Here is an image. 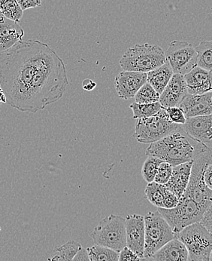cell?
Listing matches in <instances>:
<instances>
[{
	"mask_svg": "<svg viewBox=\"0 0 212 261\" xmlns=\"http://www.w3.org/2000/svg\"><path fill=\"white\" fill-rule=\"evenodd\" d=\"M68 84L64 61L44 42L22 40L0 53V86L6 103L20 112L37 113L58 101Z\"/></svg>",
	"mask_w": 212,
	"mask_h": 261,
	"instance_id": "1",
	"label": "cell"
},
{
	"mask_svg": "<svg viewBox=\"0 0 212 261\" xmlns=\"http://www.w3.org/2000/svg\"><path fill=\"white\" fill-rule=\"evenodd\" d=\"M208 149L211 148L195 141L181 127L159 141L152 143L145 153L147 156L157 157L175 167L194 161L199 154Z\"/></svg>",
	"mask_w": 212,
	"mask_h": 261,
	"instance_id": "2",
	"label": "cell"
},
{
	"mask_svg": "<svg viewBox=\"0 0 212 261\" xmlns=\"http://www.w3.org/2000/svg\"><path fill=\"white\" fill-rule=\"evenodd\" d=\"M166 62V56L161 47L144 43L129 48L119 63L126 71L147 73Z\"/></svg>",
	"mask_w": 212,
	"mask_h": 261,
	"instance_id": "3",
	"label": "cell"
},
{
	"mask_svg": "<svg viewBox=\"0 0 212 261\" xmlns=\"http://www.w3.org/2000/svg\"><path fill=\"white\" fill-rule=\"evenodd\" d=\"M182 125L171 122L165 108L148 118L138 119L133 138L141 144H152L180 129Z\"/></svg>",
	"mask_w": 212,
	"mask_h": 261,
	"instance_id": "4",
	"label": "cell"
},
{
	"mask_svg": "<svg viewBox=\"0 0 212 261\" xmlns=\"http://www.w3.org/2000/svg\"><path fill=\"white\" fill-rule=\"evenodd\" d=\"M175 238L186 247L190 261L211 260V232L200 223L187 226L177 234Z\"/></svg>",
	"mask_w": 212,
	"mask_h": 261,
	"instance_id": "5",
	"label": "cell"
},
{
	"mask_svg": "<svg viewBox=\"0 0 212 261\" xmlns=\"http://www.w3.org/2000/svg\"><path fill=\"white\" fill-rule=\"evenodd\" d=\"M90 237L95 245L119 252L127 246L125 218L114 215L103 218L94 228Z\"/></svg>",
	"mask_w": 212,
	"mask_h": 261,
	"instance_id": "6",
	"label": "cell"
},
{
	"mask_svg": "<svg viewBox=\"0 0 212 261\" xmlns=\"http://www.w3.org/2000/svg\"><path fill=\"white\" fill-rule=\"evenodd\" d=\"M144 257H150L160 248L175 238L169 225L158 211L144 217Z\"/></svg>",
	"mask_w": 212,
	"mask_h": 261,
	"instance_id": "7",
	"label": "cell"
},
{
	"mask_svg": "<svg viewBox=\"0 0 212 261\" xmlns=\"http://www.w3.org/2000/svg\"><path fill=\"white\" fill-rule=\"evenodd\" d=\"M207 209L203 208L189 197L182 195L173 208H158L175 237L187 226L199 222Z\"/></svg>",
	"mask_w": 212,
	"mask_h": 261,
	"instance_id": "8",
	"label": "cell"
},
{
	"mask_svg": "<svg viewBox=\"0 0 212 261\" xmlns=\"http://www.w3.org/2000/svg\"><path fill=\"white\" fill-rule=\"evenodd\" d=\"M165 56L174 73L185 75L196 67V50L187 41H172Z\"/></svg>",
	"mask_w": 212,
	"mask_h": 261,
	"instance_id": "9",
	"label": "cell"
},
{
	"mask_svg": "<svg viewBox=\"0 0 212 261\" xmlns=\"http://www.w3.org/2000/svg\"><path fill=\"white\" fill-rule=\"evenodd\" d=\"M126 244L140 258L144 257V221L140 215H129L125 218Z\"/></svg>",
	"mask_w": 212,
	"mask_h": 261,
	"instance_id": "10",
	"label": "cell"
},
{
	"mask_svg": "<svg viewBox=\"0 0 212 261\" xmlns=\"http://www.w3.org/2000/svg\"><path fill=\"white\" fill-rule=\"evenodd\" d=\"M146 83L147 73L123 70L115 77L114 87L120 98L128 100L134 97L136 92Z\"/></svg>",
	"mask_w": 212,
	"mask_h": 261,
	"instance_id": "11",
	"label": "cell"
},
{
	"mask_svg": "<svg viewBox=\"0 0 212 261\" xmlns=\"http://www.w3.org/2000/svg\"><path fill=\"white\" fill-rule=\"evenodd\" d=\"M211 115H208L187 118L182 128L195 141L211 149Z\"/></svg>",
	"mask_w": 212,
	"mask_h": 261,
	"instance_id": "12",
	"label": "cell"
},
{
	"mask_svg": "<svg viewBox=\"0 0 212 261\" xmlns=\"http://www.w3.org/2000/svg\"><path fill=\"white\" fill-rule=\"evenodd\" d=\"M211 107L212 92H209L202 94H187L178 108L187 119L211 115Z\"/></svg>",
	"mask_w": 212,
	"mask_h": 261,
	"instance_id": "13",
	"label": "cell"
},
{
	"mask_svg": "<svg viewBox=\"0 0 212 261\" xmlns=\"http://www.w3.org/2000/svg\"><path fill=\"white\" fill-rule=\"evenodd\" d=\"M188 94L184 75L174 73L164 90L160 94L158 102L165 109L178 107Z\"/></svg>",
	"mask_w": 212,
	"mask_h": 261,
	"instance_id": "14",
	"label": "cell"
},
{
	"mask_svg": "<svg viewBox=\"0 0 212 261\" xmlns=\"http://www.w3.org/2000/svg\"><path fill=\"white\" fill-rule=\"evenodd\" d=\"M24 31L18 22L0 18V53L7 51L22 41Z\"/></svg>",
	"mask_w": 212,
	"mask_h": 261,
	"instance_id": "15",
	"label": "cell"
},
{
	"mask_svg": "<svg viewBox=\"0 0 212 261\" xmlns=\"http://www.w3.org/2000/svg\"><path fill=\"white\" fill-rule=\"evenodd\" d=\"M184 77L188 94H202L211 92V71L195 67Z\"/></svg>",
	"mask_w": 212,
	"mask_h": 261,
	"instance_id": "16",
	"label": "cell"
},
{
	"mask_svg": "<svg viewBox=\"0 0 212 261\" xmlns=\"http://www.w3.org/2000/svg\"><path fill=\"white\" fill-rule=\"evenodd\" d=\"M192 165L193 162H188L172 168L170 178L165 185V187L178 199H180L188 187Z\"/></svg>",
	"mask_w": 212,
	"mask_h": 261,
	"instance_id": "17",
	"label": "cell"
},
{
	"mask_svg": "<svg viewBox=\"0 0 212 261\" xmlns=\"http://www.w3.org/2000/svg\"><path fill=\"white\" fill-rule=\"evenodd\" d=\"M154 261H188L186 247L177 238L163 245L152 256Z\"/></svg>",
	"mask_w": 212,
	"mask_h": 261,
	"instance_id": "18",
	"label": "cell"
},
{
	"mask_svg": "<svg viewBox=\"0 0 212 261\" xmlns=\"http://www.w3.org/2000/svg\"><path fill=\"white\" fill-rule=\"evenodd\" d=\"M173 74L172 69L166 61L163 65L147 73V83L160 95Z\"/></svg>",
	"mask_w": 212,
	"mask_h": 261,
	"instance_id": "19",
	"label": "cell"
},
{
	"mask_svg": "<svg viewBox=\"0 0 212 261\" xmlns=\"http://www.w3.org/2000/svg\"><path fill=\"white\" fill-rule=\"evenodd\" d=\"M81 247V244L74 240H70L60 246L56 247L48 261H72Z\"/></svg>",
	"mask_w": 212,
	"mask_h": 261,
	"instance_id": "20",
	"label": "cell"
},
{
	"mask_svg": "<svg viewBox=\"0 0 212 261\" xmlns=\"http://www.w3.org/2000/svg\"><path fill=\"white\" fill-rule=\"evenodd\" d=\"M212 41L201 42L195 48L196 53V67L207 71H212Z\"/></svg>",
	"mask_w": 212,
	"mask_h": 261,
	"instance_id": "21",
	"label": "cell"
},
{
	"mask_svg": "<svg viewBox=\"0 0 212 261\" xmlns=\"http://www.w3.org/2000/svg\"><path fill=\"white\" fill-rule=\"evenodd\" d=\"M167 188L165 185H159L155 181L149 183L144 190L146 199L158 208H163L165 194Z\"/></svg>",
	"mask_w": 212,
	"mask_h": 261,
	"instance_id": "22",
	"label": "cell"
},
{
	"mask_svg": "<svg viewBox=\"0 0 212 261\" xmlns=\"http://www.w3.org/2000/svg\"><path fill=\"white\" fill-rule=\"evenodd\" d=\"M86 250L89 261H118V252L106 247L94 245Z\"/></svg>",
	"mask_w": 212,
	"mask_h": 261,
	"instance_id": "23",
	"label": "cell"
},
{
	"mask_svg": "<svg viewBox=\"0 0 212 261\" xmlns=\"http://www.w3.org/2000/svg\"><path fill=\"white\" fill-rule=\"evenodd\" d=\"M0 12L5 18L19 23L23 17V11L17 0H0Z\"/></svg>",
	"mask_w": 212,
	"mask_h": 261,
	"instance_id": "24",
	"label": "cell"
},
{
	"mask_svg": "<svg viewBox=\"0 0 212 261\" xmlns=\"http://www.w3.org/2000/svg\"><path fill=\"white\" fill-rule=\"evenodd\" d=\"M133 113V119H140L148 118L159 112L162 106L159 102L153 103H137L133 102L130 106Z\"/></svg>",
	"mask_w": 212,
	"mask_h": 261,
	"instance_id": "25",
	"label": "cell"
},
{
	"mask_svg": "<svg viewBox=\"0 0 212 261\" xmlns=\"http://www.w3.org/2000/svg\"><path fill=\"white\" fill-rule=\"evenodd\" d=\"M137 103H153L159 101L160 94L158 93L149 83H146L139 89L134 96Z\"/></svg>",
	"mask_w": 212,
	"mask_h": 261,
	"instance_id": "26",
	"label": "cell"
},
{
	"mask_svg": "<svg viewBox=\"0 0 212 261\" xmlns=\"http://www.w3.org/2000/svg\"><path fill=\"white\" fill-rule=\"evenodd\" d=\"M163 160L154 156H147L141 168V176L147 184L155 180L158 166Z\"/></svg>",
	"mask_w": 212,
	"mask_h": 261,
	"instance_id": "27",
	"label": "cell"
},
{
	"mask_svg": "<svg viewBox=\"0 0 212 261\" xmlns=\"http://www.w3.org/2000/svg\"><path fill=\"white\" fill-rule=\"evenodd\" d=\"M172 166L169 163L163 161L159 165L154 181L159 185H165L170 178Z\"/></svg>",
	"mask_w": 212,
	"mask_h": 261,
	"instance_id": "28",
	"label": "cell"
},
{
	"mask_svg": "<svg viewBox=\"0 0 212 261\" xmlns=\"http://www.w3.org/2000/svg\"><path fill=\"white\" fill-rule=\"evenodd\" d=\"M166 111L171 122L180 125L185 124V121H186V117H185L181 110L178 107L166 108Z\"/></svg>",
	"mask_w": 212,
	"mask_h": 261,
	"instance_id": "29",
	"label": "cell"
},
{
	"mask_svg": "<svg viewBox=\"0 0 212 261\" xmlns=\"http://www.w3.org/2000/svg\"><path fill=\"white\" fill-rule=\"evenodd\" d=\"M140 257L127 246L118 252V261H140Z\"/></svg>",
	"mask_w": 212,
	"mask_h": 261,
	"instance_id": "30",
	"label": "cell"
},
{
	"mask_svg": "<svg viewBox=\"0 0 212 261\" xmlns=\"http://www.w3.org/2000/svg\"><path fill=\"white\" fill-rule=\"evenodd\" d=\"M212 206L208 207L206 211L204 212L202 215V218H201L200 223L201 225L204 226L208 232H211V223H212V214H211Z\"/></svg>",
	"mask_w": 212,
	"mask_h": 261,
	"instance_id": "31",
	"label": "cell"
},
{
	"mask_svg": "<svg viewBox=\"0 0 212 261\" xmlns=\"http://www.w3.org/2000/svg\"><path fill=\"white\" fill-rule=\"evenodd\" d=\"M17 2L23 11L39 7L42 5V0H17Z\"/></svg>",
	"mask_w": 212,
	"mask_h": 261,
	"instance_id": "32",
	"label": "cell"
},
{
	"mask_svg": "<svg viewBox=\"0 0 212 261\" xmlns=\"http://www.w3.org/2000/svg\"><path fill=\"white\" fill-rule=\"evenodd\" d=\"M212 163H210L204 170L203 180L205 185L212 190Z\"/></svg>",
	"mask_w": 212,
	"mask_h": 261,
	"instance_id": "33",
	"label": "cell"
},
{
	"mask_svg": "<svg viewBox=\"0 0 212 261\" xmlns=\"http://www.w3.org/2000/svg\"><path fill=\"white\" fill-rule=\"evenodd\" d=\"M72 261H89L87 250L85 248H81L75 254Z\"/></svg>",
	"mask_w": 212,
	"mask_h": 261,
	"instance_id": "34",
	"label": "cell"
},
{
	"mask_svg": "<svg viewBox=\"0 0 212 261\" xmlns=\"http://www.w3.org/2000/svg\"><path fill=\"white\" fill-rule=\"evenodd\" d=\"M97 86V83L93 80H89V79H86L83 81L82 88L85 91H92L95 89Z\"/></svg>",
	"mask_w": 212,
	"mask_h": 261,
	"instance_id": "35",
	"label": "cell"
},
{
	"mask_svg": "<svg viewBox=\"0 0 212 261\" xmlns=\"http://www.w3.org/2000/svg\"><path fill=\"white\" fill-rule=\"evenodd\" d=\"M6 103V96H5L4 92H3V89H2L1 86H0V108H1L2 105Z\"/></svg>",
	"mask_w": 212,
	"mask_h": 261,
	"instance_id": "36",
	"label": "cell"
},
{
	"mask_svg": "<svg viewBox=\"0 0 212 261\" xmlns=\"http://www.w3.org/2000/svg\"><path fill=\"white\" fill-rule=\"evenodd\" d=\"M140 261H154L152 257H143Z\"/></svg>",
	"mask_w": 212,
	"mask_h": 261,
	"instance_id": "37",
	"label": "cell"
},
{
	"mask_svg": "<svg viewBox=\"0 0 212 261\" xmlns=\"http://www.w3.org/2000/svg\"><path fill=\"white\" fill-rule=\"evenodd\" d=\"M2 16H3V15H2L1 12H0V18H1Z\"/></svg>",
	"mask_w": 212,
	"mask_h": 261,
	"instance_id": "38",
	"label": "cell"
},
{
	"mask_svg": "<svg viewBox=\"0 0 212 261\" xmlns=\"http://www.w3.org/2000/svg\"><path fill=\"white\" fill-rule=\"evenodd\" d=\"M210 261H211V260H210Z\"/></svg>",
	"mask_w": 212,
	"mask_h": 261,
	"instance_id": "39",
	"label": "cell"
}]
</instances>
